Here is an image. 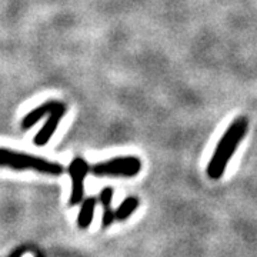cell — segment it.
<instances>
[{
	"mask_svg": "<svg viewBox=\"0 0 257 257\" xmlns=\"http://www.w3.org/2000/svg\"><path fill=\"white\" fill-rule=\"evenodd\" d=\"M248 120L244 116H240L236 120H233L229 128L224 132L207 165V176L211 180H219L224 175V170L229 165L230 159L237 150L243 138L246 136Z\"/></svg>",
	"mask_w": 257,
	"mask_h": 257,
	"instance_id": "6da1fadb",
	"label": "cell"
},
{
	"mask_svg": "<svg viewBox=\"0 0 257 257\" xmlns=\"http://www.w3.org/2000/svg\"><path fill=\"white\" fill-rule=\"evenodd\" d=\"M0 167H9L13 170L32 169L39 173L52 176H59L63 173V167L59 163H53L46 159L26 155V153L13 152L6 147H0Z\"/></svg>",
	"mask_w": 257,
	"mask_h": 257,
	"instance_id": "7a4b0ae2",
	"label": "cell"
},
{
	"mask_svg": "<svg viewBox=\"0 0 257 257\" xmlns=\"http://www.w3.org/2000/svg\"><path fill=\"white\" fill-rule=\"evenodd\" d=\"M142 170V160L136 156L114 157L110 160L97 163L92 167L96 176H114V177H133Z\"/></svg>",
	"mask_w": 257,
	"mask_h": 257,
	"instance_id": "3957f363",
	"label": "cell"
},
{
	"mask_svg": "<svg viewBox=\"0 0 257 257\" xmlns=\"http://www.w3.org/2000/svg\"><path fill=\"white\" fill-rule=\"evenodd\" d=\"M89 173V165L82 157H76L69 166V175L72 179V194H70V204H79L83 200L84 194V177Z\"/></svg>",
	"mask_w": 257,
	"mask_h": 257,
	"instance_id": "277c9868",
	"label": "cell"
},
{
	"mask_svg": "<svg viewBox=\"0 0 257 257\" xmlns=\"http://www.w3.org/2000/svg\"><path fill=\"white\" fill-rule=\"evenodd\" d=\"M64 113H66V104L57 107L56 110H53L49 114V119L45 123V126L39 130V133L36 135V138L33 140V143L36 146H45L49 143V140L52 139V136L55 135V132L57 130V126L60 123V120L64 117Z\"/></svg>",
	"mask_w": 257,
	"mask_h": 257,
	"instance_id": "5b68a950",
	"label": "cell"
},
{
	"mask_svg": "<svg viewBox=\"0 0 257 257\" xmlns=\"http://www.w3.org/2000/svg\"><path fill=\"white\" fill-rule=\"evenodd\" d=\"M63 104H64L63 101L49 100V101H46L45 104H42V106L36 107L35 110L29 111L28 114L25 116L23 121H22V128H25V130H26V128L35 126L37 121L42 119L43 116L50 114L52 111L56 110V109H57V107H60V106H63Z\"/></svg>",
	"mask_w": 257,
	"mask_h": 257,
	"instance_id": "8992f818",
	"label": "cell"
},
{
	"mask_svg": "<svg viewBox=\"0 0 257 257\" xmlns=\"http://www.w3.org/2000/svg\"><path fill=\"white\" fill-rule=\"evenodd\" d=\"M111 200H113V189L106 187L100 192V202L103 204V221L101 226L103 227H109L114 219V211L111 209Z\"/></svg>",
	"mask_w": 257,
	"mask_h": 257,
	"instance_id": "52a82bcc",
	"label": "cell"
},
{
	"mask_svg": "<svg viewBox=\"0 0 257 257\" xmlns=\"http://www.w3.org/2000/svg\"><path fill=\"white\" fill-rule=\"evenodd\" d=\"M94 207H96V199L94 197H87L83 202L79 217H77V226L80 229H89V226L92 224Z\"/></svg>",
	"mask_w": 257,
	"mask_h": 257,
	"instance_id": "ba28073f",
	"label": "cell"
},
{
	"mask_svg": "<svg viewBox=\"0 0 257 257\" xmlns=\"http://www.w3.org/2000/svg\"><path fill=\"white\" fill-rule=\"evenodd\" d=\"M139 207V199L138 197H127L124 199L121 204L117 207V210L114 211V219L116 220H126L128 216H132Z\"/></svg>",
	"mask_w": 257,
	"mask_h": 257,
	"instance_id": "9c48e42d",
	"label": "cell"
},
{
	"mask_svg": "<svg viewBox=\"0 0 257 257\" xmlns=\"http://www.w3.org/2000/svg\"><path fill=\"white\" fill-rule=\"evenodd\" d=\"M25 253H26V247H19L16 248L9 257H23L25 256Z\"/></svg>",
	"mask_w": 257,
	"mask_h": 257,
	"instance_id": "30bf717a",
	"label": "cell"
},
{
	"mask_svg": "<svg viewBox=\"0 0 257 257\" xmlns=\"http://www.w3.org/2000/svg\"><path fill=\"white\" fill-rule=\"evenodd\" d=\"M37 257H43V256H42V254H39V256H37Z\"/></svg>",
	"mask_w": 257,
	"mask_h": 257,
	"instance_id": "8fae6325",
	"label": "cell"
}]
</instances>
